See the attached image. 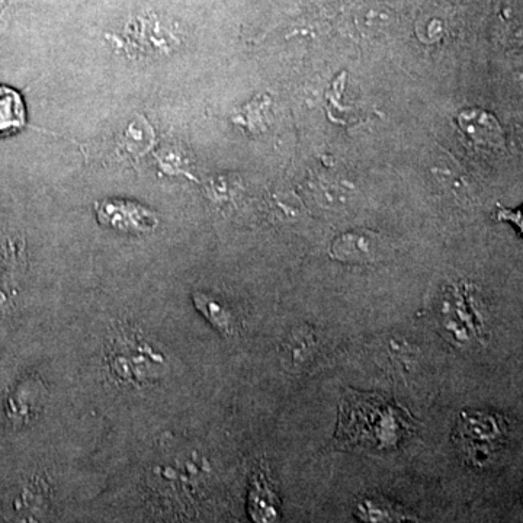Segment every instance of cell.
Here are the masks:
<instances>
[{"mask_svg": "<svg viewBox=\"0 0 523 523\" xmlns=\"http://www.w3.org/2000/svg\"><path fill=\"white\" fill-rule=\"evenodd\" d=\"M412 432L410 416L383 396L355 391L342 401L336 433L342 447L394 448Z\"/></svg>", "mask_w": 523, "mask_h": 523, "instance_id": "1", "label": "cell"}, {"mask_svg": "<svg viewBox=\"0 0 523 523\" xmlns=\"http://www.w3.org/2000/svg\"><path fill=\"white\" fill-rule=\"evenodd\" d=\"M506 435L505 420L483 413H464L458 420L454 439L471 464L484 467L505 444Z\"/></svg>", "mask_w": 523, "mask_h": 523, "instance_id": "2", "label": "cell"}, {"mask_svg": "<svg viewBox=\"0 0 523 523\" xmlns=\"http://www.w3.org/2000/svg\"><path fill=\"white\" fill-rule=\"evenodd\" d=\"M111 367L114 374L123 381L146 383L162 377L168 364L144 340L137 339L136 336H121V339H115L112 348Z\"/></svg>", "mask_w": 523, "mask_h": 523, "instance_id": "3", "label": "cell"}, {"mask_svg": "<svg viewBox=\"0 0 523 523\" xmlns=\"http://www.w3.org/2000/svg\"><path fill=\"white\" fill-rule=\"evenodd\" d=\"M99 223L125 233H147L157 226V217L133 201L107 200L98 207Z\"/></svg>", "mask_w": 523, "mask_h": 523, "instance_id": "4", "label": "cell"}, {"mask_svg": "<svg viewBox=\"0 0 523 523\" xmlns=\"http://www.w3.org/2000/svg\"><path fill=\"white\" fill-rule=\"evenodd\" d=\"M380 240L372 231H349L330 247L333 259L343 263H371L378 259Z\"/></svg>", "mask_w": 523, "mask_h": 523, "instance_id": "5", "label": "cell"}, {"mask_svg": "<svg viewBox=\"0 0 523 523\" xmlns=\"http://www.w3.org/2000/svg\"><path fill=\"white\" fill-rule=\"evenodd\" d=\"M247 509H249V516L253 523L281 522L278 494L265 471H256L252 478Z\"/></svg>", "mask_w": 523, "mask_h": 523, "instance_id": "6", "label": "cell"}, {"mask_svg": "<svg viewBox=\"0 0 523 523\" xmlns=\"http://www.w3.org/2000/svg\"><path fill=\"white\" fill-rule=\"evenodd\" d=\"M354 516L362 523H419L416 515L381 497H362L356 502Z\"/></svg>", "mask_w": 523, "mask_h": 523, "instance_id": "7", "label": "cell"}, {"mask_svg": "<svg viewBox=\"0 0 523 523\" xmlns=\"http://www.w3.org/2000/svg\"><path fill=\"white\" fill-rule=\"evenodd\" d=\"M25 105L21 93L0 85V134H12L25 127Z\"/></svg>", "mask_w": 523, "mask_h": 523, "instance_id": "8", "label": "cell"}, {"mask_svg": "<svg viewBox=\"0 0 523 523\" xmlns=\"http://www.w3.org/2000/svg\"><path fill=\"white\" fill-rule=\"evenodd\" d=\"M22 252L18 250L15 243L9 242L2 247L0 252V307L8 306L9 301L16 294V275L19 266L24 265L21 261Z\"/></svg>", "mask_w": 523, "mask_h": 523, "instance_id": "9", "label": "cell"}, {"mask_svg": "<svg viewBox=\"0 0 523 523\" xmlns=\"http://www.w3.org/2000/svg\"><path fill=\"white\" fill-rule=\"evenodd\" d=\"M194 303L198 310L224 335H231L234 330L233 317L220 301L207 294H195Z\"/></svg>", "mask_w": 523, "mask_h": 523, "instance_id": "10", "label": "cell"}]
</instances>
